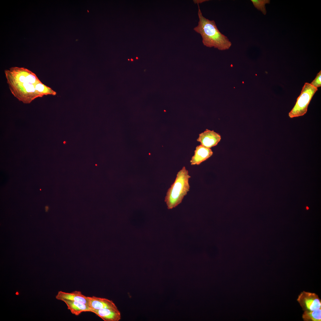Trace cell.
<instances>
[{"label":"cell","instance_id":"cell-1","mask_svg":"<svg viewBox=\"0 0 321 321\" xmlns=\"http://www.w3.org/2000/svg\"><path fill=\"white\" fill-rule=\"evenodd\" d=\"M7 83L14 96L24 103L56 92L43 84L36 75L24 67H12L4 71Z\"/></svg>","mask_w":321,"mask_h":321},{"label":"cell","instance_id":"cell-2","mask_svg":"<svg viewBox=\"0 0 321 321\" xmlns=\"http://www.w3.org/2000/svg\"><path fill=\"white\" fill-rule=\"evenodd\" d=\"M198 5L199 21L198 25L193 30L201 35L204 45L221 51L229 49L232 45L231 42L219 31L214 21L209 20L203 16L199 4Z\"/></svg>","mask_w":321,"mask_h":321},{"label":"cell","instance_id":"cell-3","mask_svg":"<svg viewBox=\"0 0 321 321\" xmlns=\"http://www.w3.org/2000/svg\"><path fill=\"white\" fill-rule=\"evenodd\" d=\"M191 177L185 166L177 172L175 180L168 189L165 198L169 209L176 207L181 203L189 191V180Z\"/></svg>","mask_w":321,"mask_h":321},{"label":"cell","instance_id":"cell-4","mask_svg":"<svg viewBox=\"0 0 321 321\" xmlns=\"http://www.w3.org/2000/svg\"><path fill=\"white\" fill-rule=\"evenodd\" d=\"M318 90L310 83L306 82L294 106L289 113L290 118L304 115L307 111L309 105L313 95Z\"/></svg>","mask_w":321,"mask_h":321},{"label":"cell","instance_id":"cell-5","mask_svg":"<svg viewBox=\"0 0 321 321\" xmlns=\"http://www.w3.org/2000/svg\"><path fill=\"white\" fill-rule=\"evenodd\" d=\"M297 301L304 311H314L321 308V300L314 293L303 291L298 295Z\"/></svg>","mask_w":321,"mask_h":321},{"label":"cell","instance_id":"cell-6","mask_svg":"<svg viewBox=\"0 0 321 321\" xmlns=\"http://www.w3.org/2000/svg\"><path fill=\"white\" fill-rule=\"evenodd\" d=\"M221 139L220 135L213 130L206 129L199 134L197 140L200 145L210 148L217 145Z\"/></svg>","mask_w":321,"mask_h":321},{"label":"cell","instance_id":"cell-7","mask_svg":"<svg viewBox=\"0 0 321 321\" xmlns=\"http://www.w3.org/2000/svg\"><path fill=\"white\" fill-rule=\"evenodd\" d=\"M213 154L211 149L201 145L197 146L192 157L190 163L191 165H199L210 158Z\"/></svg>","mask_w":321,"mask_h":321},{"label":"cell","instance_id":"cell-8","mask_svg":"<svg viewBox=\"0 0 321 321\" xmlns=\"http://www.w3.org/2000/svg\"><path fill=\"white\" fill-rule=\"evenodd\" d=\"M92 312L105 321H119L121 318V313L117 308L93 310Z\"/></svg>","mask_w":321,"mask_h":321},{"label":"cell","instance_id":"cell-9","mask_svg":"<svg viewBox=\"0 0 321 321\" xmlns=\"http://www.w3.org/2000/svg\"><path fill=\"white\" fill-rule=\"evenodd\" d=\"M87 299L88 306L93 310L117 308L112 300L106 298L92 296H87Z\"/></svg>","mask_w":321,"mask_h":321},{"label":"cell","instance_id":"cell-10","mask_svg":"<svg viewBox=\"0 0 321 321\" xmlns=\"http://www.w3.org/2000/svg\"><path fill=\"white\" fill-rule=\"evenodd\" d=\"M58 300H66L78 301L85 303L88 306L87 296L83 295L81 292L75 291L68 293L59 291L56 296Z\"/></svg>","mask_w":321,"mask_h":321},{"label":"cell","instance_id":"cell-11","mask_svg":"<svg viewBox=\"0 0 321 321\" xmlns=\"http://www.w3.org/2000/svg\"><path fill=\"white\" fill-rule=\"evenodd\" d=\"M66 304L67 309L71 313L78 316L82 312L84 311L93 312V310L89 306L83 303L76 301L63 300H62Z\"/></svg>","mask_w":321,"mask_h":321},{"label":"cell","instance_id":"cell-12","mask_svg":"<svg viewBox=\"0 0 321 321\" xmlns=\"http://www.w3.org/2000/svg\"><path fill=\"white\" fill-rule=\"evenodd\" d=\"M304 321H321V308L312 311H304L302 316Z\"/></svg>","mask_w":321,"mask_h":321},{"label":"cell","instance_id":"cell-13","mask_svg":"<svg viewBox=\"0 0 321 321\" xmlns=\"http://www.w3.org/2000/svg\"><path fill=\"white\" fill-rule=\"evenodd\" d=\"M251 1L255 8L261 11L264 15H266L267 11L265 4H270V0H251Z\"/></svg>","mask_w":321,"mask_h":321},{"label":"cell","instance_id":"cell-14","mask_svg":"<svg viewBox=\"0 0 321 321\" xmlns=\"http://www.w3.org/2000/svg\"><path fill=\"white\" fill-rule=\"evenodd\" d=\"M321 71L318 73L313 81L310 84L313 87L317 88L321 86Z\"/></svg>","mask_w":321,"mask_h":321},{"label":"cell","instance_id":"cell-15","mask_svg":"<svg viewBox=\"0 0 321 321\" xmlns=\"http://www.w3.org/2000/svg\"><path fill=\"white\" fill-rule=\"evenodd\" d=\"M207 0H193V2L195 4H199L202 3L203 2L208 1Z\"/></svg>","mask_w":321,"mask_h":321},{"label":"cell","instance_id":"cell-16","mask_svg":"<svg viewBox=\"0 0 321 321\" xmlns=\"http://www.w3.org/2000/svg\"><path fill=\"white\" fill-rule=\"evenodd\" d=\"M131 61H133V59H131Z\"/></svg>","mask_w":321,"mask_h":321},{"label":"cell","instance_id":"cell-17","mask_svg":"<svg viewBox=\"0 0 321 321\" xmlns=\"http://www.w3.org/2000/svg\"><path fill=\"white\" fill-rule=\"evenodd\" d=\"M136 59H138V58L137 57H136Z\"/></svg>","mask_w":321,"mask_h":321}]
</instances>
